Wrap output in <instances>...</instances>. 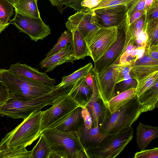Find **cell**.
I'll return each mask as SVG.
<instances>
[{
	"mask_svg": "<svg viewBox=\"0 0 158 158\" xmlns=\"http://www.w3.org/2000/svg\"><path fill=\"white\" fill-rule=\"evenodd\" d=\"M42 113L41 110L32 112L5 135L0 142V158H29L31 151L26 147L41 135Z\"/></svg>",
	"mask_w": 158,
	"mask_h": 158,
	"instance_id": "obj_1",
	"label": "cell"
},
{
	"mask_svg": "<svg viewBox=\"0 0 158 158\" xmlns=\"http://www.w3.org/2000/svg\"><path fill=\"white\" fill-rule=\"evenodd\" d=\"M40 135H43L51 150L49 158H90L77 132H64L51 128L44 130Z\"/></svg>",
	"mask_w": 158,
	"mask_h": 158,
	"instance_id": "obj_2",
	"label": "cell"
},
{
	"mask_svg": "<svg viewBox=\"0 0 158 158\" xmlns=\"http://www.w3.org/2000/svg\"><path fill=\"white\" fill-rule=\"evenodd\" d=\"M0 81L13 95V98L22 101L36 98L56 88L54 85L33 80L4 69H0Z\"/></svg>",
	"mask_w": 158,
	"mask_h": 158,
	"instance_id": "obj_3",
	"label": "cell"
},
{
	"mask_svg": "<svg viewBox=\"0 0 158 158\" xmlns=\"http://www.w3.org/2000/svg\"><path fill=\"white\" fill-rule=\"evenodd\" d=\"M72 87L70 85L56 88L45 95L28 101L11 98L0 107V115L24 119L34 111L41 110L47 105H53L60 96L68 94Z\"/></svg>",
	"mask_w": 158,
	"mask_h": 158,
	"instance_id": "obj_4",
	"label": "cell"
},
{
	"mask_svg": "<svg viewBox=\"0 0 158 158\" xmlns=\"http://www.w3.org/2000/svg\"><path fill=\"white\" fill-rule=\"evenodd\" d=\"M141 106L135 97L117 111L111 114L108 120L99 127L103 135H114L131 127L142 114Z\"/></svg>",
	"mask_w": 158,
	"mask_h": 158,
	"instance_id": "obj_5",
	"label": "cell"
},
{
	"mask_svg": "<svg viewBox=\"0 0 158 158\" xmlns=\"http://www.w3.org/2000/svg\"><path fill=\"white\" fill-rule=\"evenodd\" d=\"M133 128L124 129L114 135H106L98 145L86 150L90 158H114L132 140Z\"/></svg>",
	"mask_w": 158,
	"mask_h": 158,
	"instance_id": "obj_6",
	"label": "cell"
},
{
	"mask_svg": "<svg viewBox=\"0 0 158 158\" xmlns=\"http://www.w3.org/2000/svg\"><path fill=\"white\" fill-rule=\"evenodd\" d=\"M118 27H98L84 37L88 56L95 62L102 56L116 41Z\"/></svg>",
	"mask_w": 158,
	"mask_h": 158,
	"instance_id": "obj_7",
	"label": "cell"
},
{
	"mask_svg": "<svg viewBox=\"0 0 158 158\" xmlns=\"http://www.w3.org/2000/svg\"><path fill=\"white\" fill-rule=\"evenodd\" d=\"M78 106L68 94L60 96L52 107L42 111L40 134L49 126L65 118Z\"/></svg>",
	"mask_w": 158,
	"mask_h": 158,
	"instance_id": "obj_8",
	"label": "cell"
},
{
	"mask_svg": "<svg viewBox=\"0 0 158 158\" xmlns=\"http://www.w3.org/2000/svg\"><path fill=\"white\" fill-rule=\"evenodd\" d=\"M9 24L15 25L19 32L27 35L31 40L36 42L43 40L51 33V29L41 18H34L26 16L15 12L13 19Z\"/></svg>",
	"mask_w": 158,
	"mask_h": 158,
	"instance_id": "obj_9",
	"label": "cell"
},
{
	"mask_svg": "<svg viewBox=\"0 0 158 158\" xmlns=\"http://www.w3.org/2000/svg\"><path fill=\"white\" fill-rule=\"evenodd\" d=\"M118 63H115L98 73L92 69L90 71L95 81L99 97L106 106L114 96V89L117 82Z\"/></svg>",
	"mask_w": 158,
	"mask_h": 158,
	"instance_id": "obj_10",
	"label": "cell"
},
{
	"mask_svg": "<svg viewBox=\"0 0 158 158\" xmlns=\"http://www.w3.org/2000/svg\"><path fill=\"white\" fill-rule=\"evenodd\" d=\"M129 7L119 5L92 10L98 27H118L124 25L126 22Z\"/></svg>",
	"mask_w": 158,
	"mask_h": 158,
	"instance_id": "obj_11",
	"label": "cell"
},
{
	"mask_svg": "<svg viewBox=\"0 0 158 158\" xmlns=\"http://www.w3.org/2000/svg\"><path fill=\"white\" fill-rule=\"evenodd\" d=\"M125 24L118 27L117 37L115 42L102 56L94 62L93 69L95 72H99L115 63H119L125 43Z\"/></svg>",
	"mask_w": 158,
	"mask_h": 158,
	"instance_id": "obj_12",
	"label": "cell"
},
{
	"mask_svg": "<svg viewBox=\"0 0 158 158\" xmlns=\"http://www.w3.org/2000/svg\"><path fill=\"white\" fill-rule=\"evenodd\" d=\"M68 30L77 29L85 37L91 31L98 27L93 11L90 9L82 10L69 17L65 23Z\"/></svg>",
	"mask_w": 158,
	"mask_h": 158,
	"instance_id": "obj_13",
	"label": "cell"
},
{
	"mask_svg": "<svg viewBox=\"0 0 158 158\" xmlns=\"http://www.w3.org/2000/svg\"><path fill=\"white\" fill-rule=\"evenodd\" d=\"M93 81L92 94L86 107L92 117L93 127H100L108 120L111 114L99 97L96 83Z\"/></svg>",
	"mask_w": 158,
	"mask_h": 158,
	"instance_id": "obj_14",
	"label": "cell"
},
{
	"mask_svg": "<svg viewBox=\"0 0 158 158\" xmlns=\"http://www.w3.org/2000/svg\"><path fill=\"white\" fill-rule=\"evenodd\" d=\"M75 60L70 43L56 53L45 57L40 63L41 69H46L45 73L51 72L56 67L65 63H74Z\"/></svg>",
	"mask_w": 158,
	"mask_h": 158,
	"instance_id": "obj_15",
	"label": "cell"
},
{
	"mask_svg": "<svg viewBox=\"0 0 158 158\" xmlns=\"http://www.w3.org/2000/svg\"><path fill=\"white\" fill-rule=\"evenodd\" d=\"M82 109L81 107L78 106L63 120L52 124L45 130L55 128L62 132H78L84 125V121L81 114Z\"/></svg>",
	"mask_w": 158,
	"mask_h": 158,
	"instance_id": "obj_16",
	"label": "cell"
},
{
	"mask_svg": "<svg viewBox=\"0 0 158 158\" xmlns=\"http://www.w3.org/2000/svg\"><path fill=\"white\" fill-rule=\"evenodd\" d=\"M9 70L12 72L33 80L51 85L56 84V79L50 78L46 73L40 72L38 69L25 64H22L18 62L12 64Z\"/></svg>",
	"mask_w": 158,
	"mask_h": 158,
	"instance_id": "obj_17",
	"label": "cell"
},
{
	"mask_svg": "<svg viewBox=\"0 0 158 158\" xmlns=\"http://www.w3.org/2000/svg\"><path fill=\"white\" fill-rule=\"evenodd\" d=\"M130 74L135 79L158 71V60L144 54L141 58L131 64Z\"/></svg>",
	"mask_w": 158,
	"mask_h": 158,
	"instance_id": "obj_18",
	"label": "cell"
},
{
	"mask_svg": "<svg viewBox=\"0 0 158 158\" xmlns=\"http://www.w3.org/2000/svg\"><path fill=\"white\" fill-rule=\"evenodd\" d=\"M93 92V89L85 82V76H84L73 84L68 94L79 106L83 107L86 106Z\"/></svg>",
	"mask_w": 158,
	"mask_h": 158,
	"instance_id": "obj_19",
	"label": "cell"
},
{
	"mask_svg": "<svg viewBox=\"0 0 158 158\" xmlns=\"http://www.w3.org/2000/svg\"><path fill=\"white\" fill-rule=\"evenodd\" d=\"M136 136L139 149L144 150L153 140L158 137V127L140 122L136 128Z\"/></svg>",
	"mask_w": 158,
	"mask_h": 158,
	"instance_id": "obj_20",
	"label": "cell"
},
{
	"mask_svg": "<svg viewBox=\"0 0 158 158\" xmlns=\"http://www.w3.org/2000/svg\"><path fill=\"white\" fill-rule=\"evenodd\" d=\"M77 132L81 143L85 150L98 146L105 136L100 133L99 127H92L88 129L84 125Z\"/></svg>",
	"mask_w": 158,
	"mask_h": 158,
	"instance_id": "obj_21",
	"label": "cell"
},
{
	"mask_svg": "<svg viewBox=\"0 0 158 158\" xmlns=\"http://www.w3.org/2000/svg\"><path fill=\"white\" fill-rule=\"evenodd\" d=\"M136 99L141 106L142 113L152 111L155 107H157L158 81Z\"/></svg>",
	"mask_w": 158,
	"mask_h": 158,
	"instance_id": "obj_22",
	"label": "cell"
},
{
	"mask_svg": "<svg viewBox=\"0 0 158 158\" xmlns=\"http://www.w3.org/2000/svg\"><path fill=\"white\" fill-rule=\"evenodd\" d=\"M136 88H131L114 96L106 104L111 114L117 111L135 96Z\"/></svg>",
	"mask_w": 158,
	"mask_h": 158,
	"instance_id": "obj_23",
	"label": "cell"
},
{
	"mask_svg": "<svg viewBox=\"0 0 158 158\" xmlns=\"http://www.w3.org/2000/svg\"><path fill=\"white\" fill-rule=\"evenodd\" d=\"M68 30L72 34V40L70 43L75 60L84 59L85 57L88 56L84 37L77 29H70Z\"/></svg>",
	"mask_w": 158,
	"mask_h": 158,
	"instance_id": "obj_24",
	"label": "cell"
},
{
	"mask_svg": "<svg viewBox=\"0 0 158 158\" xmlns=\"http://www.w3.org/2000/svg\"><path fill=\"white\" fill-rule=\"evenodd\" d=\"M38 0H18L12 4L15 12L23 15L38 18L40 17L37 5Z\"/></svg>",
	"mask_w": 158,
	"mask_h": 158,
	"instance_id": "obj_25",
	"label": "cell"
},
{
	"mask_svg": "<svg viewBox=\"0 0 158 158\" xmlns=\"http://www.w3.org/2000/svg\"><path fill=\"white\" fill-rule=\"evenodd\" d=\"M136 80L137 81V85L136 88L135 97L137 99L158 81V71L150 73Z\"/></svg>",
	"mask_w": 158,
	"mask_h": 158,
	"instance_id": "obj_26",
	"label": "cell"
},
{
	"mask_svg": "<svg viewBox=\"0 0 158 158\" xmlns=\"http://www.w3.org/2000/svg\"><path fill=\"white\" fill-rule=\"evenodd\" d=\"M92 64L89 62L84 66L80 68L72 74L63 77L61 82L55 86L56 88L74 84L81 77L85 76L93 68Z\"/></svg>",
	"mask_w": 158,
	"mask_h": 158,
	"instance_id": "obj_27",
	"label": "cell"
},
{
	"mask_svg": "<svg viewBox=\"0 0 158 158\" xmlns=\"http://www.w3.org/2000/svg\"><path fill=\"white\" fill-rule=\"evenodd\" d=\"M40 139L31 151L29 158H49L51 151L43 135H41Z\"/></svg>",
	"mask_w": 158,
	"mask_h": 158,
	"instance_id": "obj_28",
	"label": "cell"
},
{
	"mask_svg": "<svg viewBox=\"0 0 158 158\" xmlns=\"http://www.w3.org/2000/svg\"><path fill=\"white\" fill-rule=\"evenodd\" d=\"M143 26L148 37L149 46L158 44V19L148 22L145 21Z\"/></svg>",
	"mask_w": 158,
	"mask_h": 158,
	"instance_id": "obj_29",
	"label": "cell"
},
{
	"mask_svg": "<svg viewBox=\"0 0 158 158\" xmlns=\"http://www.w3.org/2000/svg\"><path fill=\"white\" fill-rule=\"evenodd\" d=\"M72 40V34L69 30L64 31L58 39L56 44L46 55L45 57L50 56L57 52L70 43Z\"/></svg>",
	"mask_w": 158,
	"mask_h": 158,
	"instance_id": "obj_30",
	"label": "cell"
},
{
	"mask_svg": "<svg viewBox=\"0 0 158 158\" xmlns=\"http://www.w3.org/2000/svg\"><path fill=\"white\" fill-rule=\"evenodd\" d=\"M14 11V7L11 3L7 0H0V20L7 27L10 25Z\"/></svg>",
	"mask_w": 158,
	"mask_h": 158,
	"instance_id": "obj_31",
	"label": "cell"
},
{
	"mask_svg": "<svg viewBox=\"0 0 158 158\" xmlns=\"http://www.w3.org/2000/svg\"><path fill=\"white\" fill-rule=\"evenodd\" d=\"M137 85L136 80L131 77L130 73L127 74L124 80L117 83L114 89V96L131 88H136Z\"/></svg>",
	"mask_w": 158,
	"mask_h": 158,
	"instance_id": "obj_32",
	"label": "cell"
},
{
	"mask_svg": "<svg viewBox=\"0 0 158 158\" xmlns=\"http://www.w3.org/2000/svg\"><path fill=\"white\" fill-rule=\"evenodd\" d=\"M145 19V14L129 24V27L130 33L135 39L142 29Z\"/></svg>",
	"mask_w": 158,
	"mask_h": 158,
	"instance_id": "obj_33",
	"label": "cell"
},
{
	"mask_svg": "<svg viewBox=\"0 0 158 158\" xmlns=\"http://www.w3.org/2000/svg\"><path fill=\"white\" fill-rule=\"evenodd\" d=\"M134 0H102L98 5L92 10H94L99 8L113 6L119 5L130 6Z\"/></svg>",
	"mask_w": 158,
	"mask_h": 158,
	"instance_id": "obj_34",
	"label": "cell"
},
{
	"mask_svg": "<svg viewBox=\"0 0 158 158\" xmlns=\"http://www.w3.org/2000/svg\"><path fill=\"white\" fill-rule=\"evenodd\" d=\"M134 158H158V148L155 147L149 149H146L136 152Z\"/></svg>",
	"mask_w": 158,
	"mask_h": 158,
	"instance_id": "obj_35",
	"label": "cell"
},
{
	"mask_svg": "<svg viewBox=\"0 0 158 158\" xmlns=\"http://www.w3.org/2000/svg\"><path fill=\"white\" fill-rule=\"evenodd\" d=\"M146 0H134L128 8L127 15L129 17L131 15L138 10H144Z\"/></svg>",
	"mask_w": 158,
	"mask_h": 158,
	"instance_id": "obj_36",
	"label": "cell"
},
{
	"mask_svg": "<svg viewBox=\"0 0 158 158\" xmlns=\"http://www.w3.org/2000/svg\"><path fill=\"white\" fill-rule=\"evenodd\" d=\"M13 98V95L9 93L8 89L0 81V107Z\"/></svg>",
	"mask_w": 158,
	"mask_h": 158,
	"instance_id": "obj_37",
	"label": "cell"
},
{
	"mask_svg": "<svg viewBox=\"0 0 158 158\" xmlns=\"http://www.w3.org/2000/svg\"><path fill=\"white\" fill-rule=\"evenodd\" d=\"M158 19V2H156L145 14V22L153 21Z\"/></svg>",
	"mask_w": 158,
	"mask_h": 158,
	"instance_id": "obj_38",
	"label": "cell"
},
{
	"mask_svg": "<svg viewBox=\"0 0 158 158\" xmlns=\"http://www.w3.org/2000/svg\"><path fill=\"white\" fill-rule=\"evenodd\" d=\"M135 42L138 47H144L149 45L148 37L146 33L145 27L143 26L142 29L135 39Z\"/></svg>",
	"mask_w": 158,
	"mask_h": 158,
	"instance_id": "obj_39",
	"label": "cell"
},
{
	"mask_svg": "<svg viewBox=\"0 0 158 158\" xmlns=\"http://www.w3.org/2000/svg\"><path fill=\"white\" fill-rule=\"evenodd\" d=\"M131 69L130 64H122L118 63L117 83L124 80L125 77L130 73Z\"/></svg>",
	"mask_w": 158,
	"mask_h": 158,
	"instance_id": "obj_40",
	"label": "cell"
},
{
	"mask_svg": "<svg viewBox=\"0 0 158 158\" xmlns=\"http://www.w3.org/2000/svg\"><path fill=\"white\" fill-rule=\"evenodd\" d=\"M81 114L85 127L88 129L92 128L93 127L92 118L86 106L82 107Z\"/></svg>",
	"mask_w": 158,
	"mask_h": 158,
	"instance_id": "obj_41",
	"label": "cell"
},
{
	"mask_svg": "<svg viewBox=\"0 0 158 158\" xmlns=\"http://www.w3.org/2000/svg\"><path fill=\"white\" fill-rule=\"evenodd\" d=\"M84 0H63L62 4L66 7H69L73 8L75 11H79L82 8L81 2Z\"/></svg>",
	"mask_w": 158,
	"mask_h": 158,
	"instance_id": "obj_42",
	"label": "cell"
},
{
	"mask_svg": "<svg viewBox=\"0 0 158 158\" xmlns=\"http://www.w3.org/2000/svg\"><path fill=\"white\" fill-rule=\"evenodd\" d=\"M144 54L153 59L158 60V44L153 45L145 49Z\"/></svg>",
	"mask_w": 158,
	"mask_h": 158,
	"instance_id": "obj_43",
	"label": "cell"
},
{
	"mask_svg": "<svg viewBox=\"0 0 158 158\" xmlns=\"http://www.w3.org/2000/svg\"><path fill=\"white\" fill-rule=\"evenodd\" d=\"M101 0H84L81 3V6L82 7V8L81 10H92L98 6Z\"/></svg>",
	"mask_w": 158,
	"mask_h": 158,
	"instance_id": "obj_44",
	"label": "cell"
},
{
	"mask_svg": "<svg viewBox=\"0 0 158 158\" xmlns=\"http://www.w3.org/2000/svg\"><path fill=\"white\" fill-rule=\"evenodd\" d=\"M145 48L146 47H138L131 52V54L135 58V61L144 56Z\"/></svg>",
	"mask_w": 158,
	"mask_h": 158,
	"instance_id": "obj_45",
	"label": "cell"
},
{
	"mask_svg": "<svg viewBox=\"0 0 158 158\" xmlns=\"http://www.w3.org/2000/svg\"><path fill=\"white\" fill-rule=\"evenodd\" d=\"M145 14V13L144 10H138L135 12L129 17H128L129 24Z\"/></svg>",
	"mask_w": 158,
	"mask_h": 158,
	"instance_id": "obj_46",
	"label": "cell"
},
{
	"mask_svg": "<svg viewBox=\"0 0 158 158\" xmlns=\"http://www.w3.org/2000/svg\"><path fill=\"white\" fill-rule=\"evenodd\" d=\"M51 4L53 6H56L59 12L62 13L64 8H63L62 2L63 0H49Z\"/></svg>",
	"mask_w": 158,
	"mask_h": 158,
	"instance_id": "obj_47",
	"label": "cell"
},
{
	"mask_svg": "<svg viewBox=\"0 0 158 158\" xmlns=\"http://www.w3.org/2000/svg\"><path fill=\"white\" fill-rule=\"evenodd\" d=\"M85 81L86 84L92 89L94 87V81L90 72L85 76Z\"/></svg>",
	"mask_w": 158,
	"mask_h": 158,
	"instance_id": "obj_48",
	"label": "cell"
},
{
	"mask_svg": "<svg viewBox=\"0 0 158 158\" xmlns=\"http://www.w3.org/2000/svg\"><path fill=\"white\" fill-rule=\"evenodd\" d=\"M158 0H146L144 11L146 13L148 10Z\"/></svg>",
	"mask_w": 158,
	"mask_h": 158,
	"instance_id": "obj_49",
	"label": "cell"
},
{
	"mask_svg": "<svg viewBox=\"0 0 158 158\" xmlns=\"http://www.w3.org/2000/svg\"><path fill=\"white\" fill-rule=\"evenodd\" d=\"M7 27L4 25L0 20V33H1L2 31L4 30Z\"/></svg>",
	"mask_w": 158,
	"mask_h": 158,
	"instance_id": "obj_50",
	"label": "cell"
},
{
	"mask_svg": "<svg viewBox=\"0 0 158 158\" xmlns=\"http://www.w3.org/2000/svg\"><path fill=\"white\" fill-rule=\"evenodd\" d=\"M12 5L16 2L18 0H7Z\"/></svg>",
	"mask_w": 158,
	"mask_h": 158,
	"instance_id": "obj_51",
	"label": "cell"
}]
</instances>
